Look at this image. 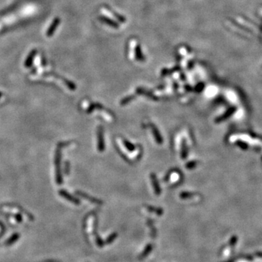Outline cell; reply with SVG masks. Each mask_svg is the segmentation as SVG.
I'll use <instances>...</instances> for the list:
<instances>
[{
	"mask_svg": "<svg viewBox=\"0 0 262 262\" xmlns=\"http://www.w3.org/2000/svg\"><path fill=\"white\" fill-rule=\"evenodd\" d=\"M98 149L100 151L104 150V141H103V131L101 128H100V129L98 130Z\"/></svg>",
	"mask_w": 262,
	"mask_h": 262,
	"instance_id": "1",
	"label": "cell"
},
{
	"mask_svg": "<svg viewBox=\"0 0 262 262\" xmlns=\"http://www.w3.org/2000/svg\"><path fill=\"white\" fill-rule=\"evenodd\" d=\"M151 128H152V132H153V133H154V136L157 142H158L159 144H161L162 141V138H161V136H160V133H159L158 130H157L156 129V128H155L154 126H153V125H151Z\"/></svg>",
	"mask_w": 262,
	"mask_h": 262,
	"instance_id": "2",
	"label": "cell"
},
{
	"mask_svg": "<svg viewBox=\"0 0 262 262\" xmlns=\"http://www.w3.org/2000/svg\"><path fill=\"white\" fill-rule=\"evenodd\" d=\"M152 181H153L152 182H153L154 188V190H155V192H156V194H159L160 192V187H159V184H158V183H157V181L156 180V178H155V176H153V175H152Z\"/></svg>",
	"mask_w": 262,
	"mask_h": 262,
	"instance_id": "3",
	"label": "cell"
},
{
	"mask_svg": "<svg viewBox=\"0 0 262 262\" xmlns=\"http://www.w3.org/2000/svg\"><path fill=\"white\" fill-rule=\"evenodd\" d=\"M124 145L126 146L127 149H128V150L130 151H133L135 149V146L133 145V144H131L130 142H128L127 141H124Z\"/></svg>",
	"mask_w": 262,
	"mask_h": 262,
	"instance_id": "4",
	"label": "cell"
},
{
	"mask_svg": "<svg viewBox=\"0 0 262 262\" xmlns=\"http://www.w3.org/2000/svg\"><path fill=\"white\" fill-rule=\"evenodd\" d=\"M133 98V96H130V97L127 98H125V100H123V101H122V104H126L128 102H130V101L131 100H132V98Z\"/></svg>",
	"mask_w": 262,
	"mask_h": 262,
	"instance_id": "5",
	"label": "cell"
},
{
	"mask_svg": "<svg viewBox=\"0 0 262 262\" xmlns=\"http://www.w3.org/2000/svg\"><path fill=\"white\" fill-rule=\"evenodd\" d=\"M194 165H195L194 162H189V164H188V165H187L186 167H187L188 168H192V167L193 168V167L194 166Z\"/></svg>",
	"mask_w": 262,
	"mask_h": 262,
	"instance_id": "6",
	"label": "cell"
}]
</instances>
